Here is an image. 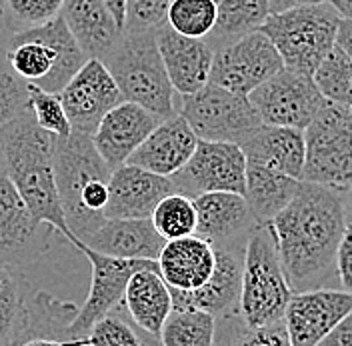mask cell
Masks as SVG:
<instances>
[{
  "instance_id": "1",
  "label": "cell",
  "mask_w": 352,
  "mask_h": 346,
  "mask_svg": "<svg viewBox=\"0 0 352 346\" xmlns=\"http://www.w3.org/2000/svg\"><path fill=\"white\" fill-rule=\"evenodd\" d=\"M268 224L290 290L324 288L336 274V250L349 224L344 193L300 180L292 202Z\"/></svg>"
},
{
  "instance_id": "2",
  "label": "cell",
  "mask_w": 352,
  "mask_h": 346,
  "mask_svg": "<svg viewBox=\"0 0 352 346\" xmlns=\"http://www.w3.org/2000/svg\"><path fill=\"white\" fill-rule=\"evenodd\" d=\"M6 178L36 220L50 224L65 240H74L54 180V136L43 130L30 110L0 130Z\"/></svg>"
},
{
  "instance_id": "3",
  "label": "cell",
  "mask_w": 352,
  "mask_h": 346,
  "mask_svg": "<svg viewBox=\"0 0 352 346\" xmlns=\"http://www.w3.org/2000/svg\"><path fill=\"white\" fill-rule=\"evenodd\" d=\"M110 166L98 154L92 136L70 132L54 138V180L70 235L85 242L107 220Z\"/></svg>"
},
{
  "instance_id": "4",
  "label": "cell",
  "mask_w": 352,
  "mask_h": 346,
  "mask_svg": "<svg viewBox=\"0 0 352 346\" xmlns=\"http://www.w3.org/2000/svg\"><path fill=\"white\" fill-rule=\"evenodd\" d=\"M0 48L24 83L50 94H60L88 61L60 17L4 39Z\"/></svg>"
},
{
  "instance_id": "5",
  "label": "cell",
  "mask_w": 352,
  "mask_h": 346,
  "mask_svg": "<svg viewBox=\"0 0 352 346\" xmlns=\"http://www.w3.org/2000/svg\"><path fill=\"white\" fill-rule=\"evenodd\" d=\"M102 63L109 68L124 102H134L160 120L178 114V94L168 80L154 30L122 32L120 41Z\"/></svg>"
},
{
  "instance_id": "6",
  "label": "cell",
  "mask_w": 352,
  "mask_h": 346,
  "mask_svg": "<svg viewBox=\"0 0 352 346\" xmlns=\"http://www.w3.org/2000/svg\"><path fill=\"white\" fill-rule=\"evenodd\" d=\"M340 17L330 2L270 14L261 32L274 44L285 68L312 76L336 46Z\"/></svg>"
},
{
  "instance_id": "7",
  "label": "cell",
  "mask_w": 352,
  "mask_h": 346,
  "mask_svg": "<svg viewBox=\"0 0 352 346\" xmlns=\"http://www.w3.org/2000/svg\"><path fill=\"white\" fill-rule=\"evenodd\" d=\"M292 299L270 224H258L248 237L242 266L239 314L248 326L280 323Z\"/></svg>"
},
{
  "instance_id": "8",
  "label": "cell",
  "mask_w": 352,
  "mask_h": 346,
  "mask_svg": "<svg viewBox=\"0 0 352 346\" xmlns=\"http://www.w3.org/2000/svg\"><path fill=\"white\" fill-rule=\"evenodd\" d=\"M302 180L346 193L352 186V107L329 102L305 130Z\"/></svg>"
},
{
  "instance_id": "9",
  "label": "cell",
  "mask_w": 352,
  "mask_h": 346,
  "mask_svg": "<svg viewBox=\"0 0 352 346\" xmlns=\"http://www.w3.org/2000/svg\"><path fill=\"white\" fill-rule=\"evenodd\" d=\"M178 114L206 142H230L242 147L263 127L261 116L250 105L248 96L230 92L208 83L195 94L178 96Z\"/></svg>"
},
{
  "instance_id": "10",
  "label": "cell",
  "mask_w": 352,
  "mask_h": 346,
  "mask_svg": "<svg viewBox=\"0 0 352 346\" xmlns=\"http://www.w3.org/2000/svg\"><path fill=\"white\" fill-rule=\"evenodd\" d=\"M250 105L263 125L307 130L316 114L329 105L314 78L290 68L278 70L272 78L248 94Z\"/></svg>"
},
{
  "instance_id": "11",
  "label": "cell",
  "mask_w": 352,
  "mask_h": 346,
  "mask_svg": "<svg viewBox=\"0 0 352 346\" xmlns=\"http://www.w3.org/2000/svg\"><path fill=\"white\" fill-rule=\"evenodd\" d=\"M70 244L76 250H80V255L90 262L92 268L87 301L78 308V314L70 325V336L78 340V338H87L90 328L100 318H104L107 314L122 306L126 284L134 272L158 268V264L153 260H124L104 257L76 238L70 240Z\"/></svg>"
},
{
  "instance_id": "12",
  "label": "cell",
  "mask_w": 352,
  "mask_h": 346,
  "mask_svg": "<svg viewBox=\"0 0 352 346\" xmlns=\"http://www.w3.org/2000/svg\"><path fill=\"white\" fill-rule=\"evenodd\" d=\"M176 193L197 198L208 193L244 196L246 156L239 144L198 140L197 151L182 171L170 176Z\"/></svg>"
},
{
  "instance_id": "13",
  "label": "cell",
  "mask_w": 352,
  "mask_h": 346,
  "mask_svg": "<svg viewBox=\"0 0 352 346\" xmlns=\"http://www.w3.org/2000/svg\"><path fill=\"white\" fill-rule=\"evenodd\" d=\"M56 235L50 224L34 218L12 182L0 178V262L30 266L48 255Z\"/></svg>"
},
{
  "instance_id": "14",
  "label": "cell",
  "mask_w": 352,
  "mask_h": 346,
  "mask_svg": "<svg viewBox=\"0 0 352 346\" xmlns=\"http://www.w3.org/2000/svg\"><path fill=\"white\" fill-rule=\"evenodd\" d=\"M283 68L274 44L258 30L214 50L208 83L248 96Z\"/></svg>"
},
{
  "instance_id": "15",
  "label": "cell",
  "mask_w": 352,
  "mask_h": 346,
  "mask_svg": "<svg viewBox=\"0 0 352 346\" xmlns=\"http://www.w3.org/2000/svg\"><path fill=\"white\" fill-rule=\"evenodd\" d=\"M70 129L92 136L100 120L122 102L120 90L109 68L98 58H88L85 66L58 94Z\"/></svg>"
},
{
  "instance_id": "16",
  "label": "cell",
  "mask_w": 352,
  "mask_h": 346,
  "mask_svg": "<svg viewBox=\"0 0 352 346\" xmlns=\"http://www.w3.org/2000/svg\"><path fill=\"white\" fill-rule=\"evenodd\" d=\"M246 240L217 244V264L208 282L192 292L170 290L175 310H204L214 318L239 312Z\"/></svg>"
},
{
  "instance_id": "17",
  "label": "cell",
  "mask_w": 352,
  "mask_h": 346,
  "mask_svg": "<svg viewBox=\"0 0 352 346\" xmlns=\"http://www.w3.org/2000/svg\"><path fill=\"white\" fill-rule=\"evenodd\" d=\"M352 314V294L334 288L292 292L283 323L292 346H316L334 326Z\"/></svg>"
},
{
  "instance_id": "18",
  "label": "cell",
  "mask_w": 352,
  "mask_h": 346,
  "mask_svg": "<svg viewBox=\"0 0 352 346\" xmlns=\"http://www.w3.org/2000/svg\"><path fill=\"white\" fill-rule=\"evenodd\" d=\"M78 314V306L52 296L46 290L28 294L21 325L8 346H76L85 338H72L70 325Z\"/></svg>"
},
{
  "instance_id": "19",
  "label": "cell",
  "mask_w": 352,
  "mask_h": 346,
  "mask_svg": "<svg viewBox=\"0 0 352 346\" xmlns=\"http://www.w3.org/2000/svg\"><path fill=\"white\" fill-rule=\"evenodd\" d=\"M154 39L168 80L178 96L195 94L208 85L214 52L206 41L182 36L166 22L154 28Z\"/></svg>"
},
{
  "instance_id": "20",
  "label": "cell",
  "mask_w": 352,
  "mask_h": 346,
  "mask_svg": "<svg viewBox=\"0 0 352 346\" xmlns=\"http://www.w3.org/2000/svg\"><path fill=\"white\" fill-rule=\"evenodd\" d=\"M160 122L162 120L153 112L122 100L100 120L92 134V142L110 171H116L129 162V158Z\"/></svg>"
},
{
  "instance_id": "21",
  "label": "cell",
  "mask_w": 352,
  "mask_h": 346,
  "mask_svg": "<svg viewBox=\"0 0 352 346\" xmlns=\"http://www.w3.org/2000/svg\"><path fill=\"white\" fill-rule=\"evenodd\" d=\"M176 193L170 178L122 164L112 171L109 180L107 218H151L164 196Z\"/></svg>"
},
{
  "instance_id": "22",
  "label": "cell",
  "mask_w": 352,
  "mask_h": 346,
  "mask_svg": "<svg viewBox=\"0 0 352 346\" xmlns=\"http://www.w3.org/2000/svg\"><path fill=\"white\" fill-rule=\"evenodd\" d=\"M197 134L180 114H175L162 120L148 134V138L138 147L126 164L170 178L186 166L197 151Z\"/></svg>"
},
{
  "instance_id": "23",
  "label": "cell",
  "mask_w": 352,
  "mask_h": 346,
  "mask_svg": "<svg viewBox=\"0 0 352 346\" xmlns=\"http://www.w3.org/2000/svg\"><path fill=\"white\" fill-rule=\"evenodd\" d=\"M158 274L170 290L192 292L202 288L214 272V246L204 238L190 237L166 240L158 255Z\"/></svg>"
},
{
  "instance_id": "24",
  "label": "cell",
  "mask_w": 352,
  "mask_h": 346,
  "mask_svg": "<svg viewBox=\"0 0 352 346\" xmlns=\"http://www.w3.org/2000/svg\"><path fill=\"white\" fill-rule=\"evenodd\" d=\"M197 237L212 246L246 240L261 224L246 198L234 193H208L195 198Z\"/></svg>"
},
{
  "instance_id": "25",
  "label": "cell",
  "mask_w": 352,
  "mask_h": 346,
  "mask_svg": "<svg viewBox=\"0 0 352 346\" xmlns=\"http://www.w3.org/2000/svg\"><path fill=\"white\" fill-rule=\"evenodd\" d=\"M151 218H107L100 228L85 240L92 250L124 260H158L164 246Z\"/></svg>"
},
{
  "instance_id": "26",
  "label": "cell",
  "mask_w": 352,
  "mask_h": 346,
  "mask_svg": "<svg viewBox=\"0 0 352 346\" xmlns=\"http://www.w3.org/2000/svg\"><path fill=\"white\" fill-rule=\"evenodd\" d=\"M60 19L88 58L102 61L122 36L102 0H65Z\"/></svg>"
},
{
  "instance_id": "27",
  "label": "cell",
  "mask_w": 352,
  "mask_h": 346,
  "mask_svg": "<svg viewBox=\"0 0 352 346\" xmlns=\"http://www.w3.org/2000/svg\"><path fill=\"white\" fill-rule=\"evenodd\" d=\"M241 149L248 162H258L286 176L302 180L307 158L305 130L263 125Z\"/></svg>"
},
{
  "instance_id": "28",
  "label": "cell",
  "mask_w": 352,
  "mask_h": 346,
  "mask_svg": "<svg viewBox=\"0 0 352 346\" xmlns=\"http://www.w3.org/2000/svg\"><path fill=\"white\" fill-rule=\"evenodd\" d=\"M120 308L126 312L132 325L153 336H160L162 326L175 308L170 288L160 279L158 268H146L132 274Z\"/></svg>"
},
{
  "instance_id": "29",
  "label": "cell",
  "mask_w": 352,
  "mask_h": 346,
  "mask_svg": "<svg viewBox=\"0 0 352 346\" xmlns=\"http://www.w3.org/2000/svg\"><path fill=\"white\" fill-rule=\"evenodd\" d=\"M300 180L278 173L270 166L246 160L244 198L261 224H268L292 202Z\"/></svg>"
},
{
  "instance_id": "30",
  "label": "cell",
  "mask_w": 352,
  "mask_h": 346,
  "mask_svg": "<svg viewBox=\"0 0 352 346\" xmlns=\"http://www.w3.org/2000/svg\"><path fill=\"white\" fill-rule=\"evenodd\" d=\"M270 17L268 0H219L217 22L204 39L212 52L246 34L258 32Z\"/></svg>"
},
{
  "instance_id": "31",
  "label": "cell",
  "mask_w": 352,
  "mask_h": 346,
  "mask_svg": "<svg viewBox=\"0 0 352 346\" xmlns=\"http://www.w3.org/2000/svg\"><path fill=\"white\" fill-rule=\"evenodd\" d=\"M214 346H292L285 323L248 326L239 312L217 318Z\"/></svg>"
},
{
  "instance_id": "32",
  "label": "cell",
  "mask_w": 352,
  "mask_h": 346,
  "mask_svg": "<svg viewBox=\"0 0 352 346\" xmlns=\"http://www.w3.org/2000/svg\"><path fill=\"white\" fill-rule=\"evenodd\" d=\"M217 318L204 310H173L160 330L162 346H214Z\"/></svg>"
},
{
  "instance_id": "33",
  "label": "cell",
  "mask_w": 352,
  "mask_h": 346,
  "mask_svg": "<svg viewBox=\"0 0 352 346\" xmlns=\"http://www.w3.org/2000/svg\"><path fill=\"white\" fill-rule=\"evenodd\" d=\"M65 0H0V43L60 17Z\"/></svg>"
},
{
  "instance_id": "34",
  "label": "cell",
  "mask_w": 352,
  "mask_h": 346,
  "mask_svg": "<svg viewBox=\"0 0 352 346\" xmlns=\"http://www.w3.org/2000/svg\"><path fill=\"white\" fill-rule=\"evenodd\" d=\"M30 292L32 286L21 268L0 262V346H8L12 340Z\"/></svg>"
},
{
  "instance_id": "35",
  "label": "cell",
  "mask_w": 352,
  "mask_h": 346,
  "mask_svg": "<svg viewBox=\"0 0 352 346\" xmlns=\"http://www.w3.org/2000/svg\"><path fill=\"white\" fill-rule=\"evenodd\" d=\"M151 222L154 224L156 233L164 240L197 235L195 200L180 193L164 196L151 215Z\"/></svg>"
},
{
  "instance_id": "36",
  "label": "cell",
  "mask_w": 352,
  "mask_h": 346,
  "mask_svg": "<svg viewBox=\"0 0 352 346\" xmlns=\"http://www.w3.org/2000/svg\"><path fill=\"white\" fill-rule=\"evenodd\" d=\"M312 78L329 102L352 107V61L344 50L334 46Z\"/></svg>"
},
{
  "instance_id": "37",
  "label": "cell",
  "mask_w": 352,
  "mask_h": 346,
  "mask_svg": "<svg viewBox=\"0 0 352 346\" xmlns=\"http://www.w3.org/2000/svg\"><path fill=\"white\" fill-rule=\"evenodd\" d=\"M217 0H173L164 22L182 36L206 39L217 22Z\"/></svg>"
},
{
  "instance_id": "38",
  "label": "cell",
  "mask_w": 352,
  "mask_h": 346,
  "mask_svg": "<svg viewBox=\"0 0 352 346\" xmlns=\"http://www.w3.org/2000/svg\"><path fill=\"white\" fill-rule=\"evenodd\" d=\"M30 85L12 70L4 50L0 48V130L28 112Z\"/></svg>"
},
{
  "instance_id": "39",
  "label": "cell",
  "mask_w": 352,
  "mask_h": 346,
  "mask_svg": "<svg viewBox=\"0 0 352 346\" xmlns=\"http://www.w3.org/2000/svg\"><path fill=\"white\" fill-rule=\"evenodd\" d=\"M28 109H30L34 122L43 130H46L48 134H52L54 138H66L72 132L58 94H50L43 88L30 85Z\"/></svg>"
},
{
  "instance_id": "40",
  "label": "cell",
  "mask_w": 352,
  "mask_h": 346,
  "mask_svg": "<svg viewBox=\"0 0 352 346\" xmlns=\"http://www.w3.org/2000/svg\"><path fill=\"white\" fill-rule=\"evenodd\" d=\"M88 346H142L138 332L120 308L100 318L87 334Z\"/></svg>"
},
{
  "instance_id": "41",
  "label": "cell",
  "mask_w": 352,
  "mask_h": 346,
  "mask_svg": "<svg viewBox=\"0 0 352 346\" xmlns=\"http://www.w3.org/2000/svg\"><path fill=\"white\" fill-rule=\"evenodd\" d=\"M173 0H129L124 32H144L158 28Z\"/></svg>"
},
{
  "instance_id": "42",
  "label": "cell",
  "mask_w": 352,
  "mask_h": 346,
  "mask_svg": "<svg viewBox=\"0 0 352 346\" xmlns=\"http://www.w3.org/2000/svg\"><path fill=\"white\" fill-rule=\"evenodd\" d=\"M334 270L340 281L342 290L352 294V222L346 224L342 240L336 250V260H334Z\"/></svg>"
},
{
  "instance_id": "43",
  "label": "cell",
  "mask_w": 352,
  "mask_h": 346,
  "mask_svg": "<svg viewBox=\"0 0 352 346\" xmlns=\"http://www.w3.org/2000/svg\"><path fill=\"white\" fill-rule=\"evenodd\" d=\"M316 346H352V314L340 321Z\"/></svg>"
},
{
  "instance_id": "44",
  "label": "cell",
  "mask_w": 352,
  "mask_h": 346,
  "mask_svg": "<svg viewBox=\"0 0 352 346\" xmlns=\"http://www.w3.org/2000/svg\"><path fill=\"white\" fill-rule=\"evenodd\" d=\"M329 0H268L270 4V14H278L285 10H292V8H300V6H312V4H322Z\"/></svg>"
},
{
  "instance_id": "45",
  "label": "cell",
  "mask_w": 352,
  "mask_h": 346,
  "mask_svg": "<svg viewBox=\"0 0 352 346\" xmlns=\"http://www.w3.org/2000/svg\"><path fill=\"white\" fill-rule=\"evenodd\" d=\"M336 46L346 52V56L352 61V21H340L338 34H336Z\"/></svg>"
},
{
  "instance_id": "46",
  "label": "cell",
  "mask_w": 352,
  "mask_h": 346,
  "mask_svg": "<svg viewBox=\"0 0 352 346\" xmlns=\"http://www.w3.org/2000/svg\"><path fill=\"white\" fill-rule=\"evenodd\" d=\"M104 6L109 8L112 19L116 22V26L124 32V24H126V4L129 0H102Z\"/></svg>"
},
{
  "instance_id": "47",
  "label": "cell",
  "mask_w": 352,
  "mask_h": 346,
  "mask_svg": "<svg viewBox=\"0 0 352 346\" xmlns=\"http://www.w3.org/2000/svg\"><path fill=\"white\" fill-rule=\"evenodd\" d=\"M340 19L352 21V0H329Z\"/></svg>"
},
{
  "instance_id": "48",
  "label": "cell",
  "mask_w": 352,
  "mask_h": 346,
  "mask_svg": "<svg viewBox=\"0 0 352 346\" xmlns=\"http://www.w3.org/2000/svg\"><path fill=\"white\" fill-rule=\"evenodd\" d=\"M134 328H136V332H138V338H140V345L142 346H162V343H160V338H158V336H153V334H148V332L140 330L138 326H134Z\"/></svg>"
},
{
  "instance_id": "49",
  "label": "cell",
  "mask_w": 352,
  "mask_h": 346,
  "mask_svg": "<svg viewBox=\"0 0 352 346\" xmlns=\"http://www.w3.org/2000/svg\"><path fill=\"white\" fill-rule=\"evenodd\" d=\"M344 210H346V220L352 222V186L344 193Z\"/></svg>"
},
{
  "instance_id": "50",
  "label": "cell",
  "mask_w": 352,
  "mask_h": 346,
  "mask_svg": "<svg viewBox=\"0 0 352 346\" xmlns=\"http://www.w3.org/2000/svg\"><path fill=\"white\" fill-rule=\"evenodd\" d=\"M6 176V164H4V152H2V144H0V178Z\"/></svg>"
},
{
  "instance_id": "51",
  "label": "cell",
  "mask_w": 352,
  "mask_h": 346,
  "mask_svg": "<svg viewBox=\"0 0 352 346\" xmlns=\"http://www.w3.org/2000/svg\"><path fill=\"white\" fill-rule=\"evenodd\" d=\"M76 346H88L87 338H85V340H80V343H78V345H76Z\"/></svg>"
},
{
  "instance_id": "52",
  "label": "cell",
  "mask_w": 352,
  "mask_h": 346,
  "mask_svg": "<svg viewBox=\"0 0 352 346\" xmlns=\"http://www.w3.org/2000/svg\"><path fill=\"white\" fill-rule=\"evenodd\" d=\"M217 2H219V0H217Z\"/></svg>"
}]
</instances>
